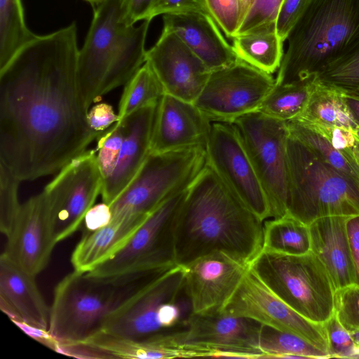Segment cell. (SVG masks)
<instances>
[{"label": "cell", "instance_id": "cell-27", "mask_svg": "<svg viewBox=\"0 0 359 359\" xmlns=\"http://www.w3.org/2000/svg\"><path fill=\"white\" fill-rule=\"evenodd\" d=\"M311 249L309 226L294 217L287 213L264 221L262 250L302 255L311 252Z\"/></svg>", "mask_w": 359, "mask_h": 359}, {"label": "cell", "instance_id": "cell-38", "mask_svg": "<svg viewBox=\"0 0 359 359\" xmlns=\"http://www.w3.org/2000/svg\"><path fill=\"white\" fill-rule=\"evenodd\" d=\"M123 137L124 125L118 121L96 138L97 162L103 180L110 175L117 163Z\"/></svg>", "mask_w": 359, "mask_h": 359}, {"label": "cell", "instance_id": "cell-39", "mask_svg": "<svg viewBox=\"0 0 359 359\" xmlns=\"http://www.w3.org/2000/svg\"><path fill=\"white\" fill-rule=\"evenodd\" d=\"M334 313L341 325L359 341V284L335 290Z\"/></svg>", "mask_w": 359, "mask_h": 359}, {"label": "cell", "instance_id": "cell-2", "mask_svg": "<svg viewBox=\"0 0 359 359\" xmlns=\"http://www.w3.org/2000/svg\"><path fill=\"white\" fill-rule=\"evenodd\" d=\"M262 220L208 163L186 191L173 233L177 265L215 252L250 265L262 250Z\"/></svg>", "mask_w": 359, "mask_h": 359}, {"label": "cell", "instance_id": "cell-19", "mask_svg": "<svg viewBox=\"0 0 359 359\" xmlns=\"http://www.w3.org/2000/svg\"><path fill=\"white\" fill-rule=\"evenodd\" d=\"M184 281L192 314L219 312L233 294L250 267L222 252L203 256L189 265Z\"/></svg>", "mask_w": 359, "mask_h": 359}, {"label": "cell", "instance_id": "cell-18", "mask_svg": "<svg viewBox=\"0 0 359 359\" xmlns=\"http://www.w3.org/2000/svg\"><path fill=\"white\" fill-rule=\"evenodd\" d=\"M146 62L165 93L194 102L211 71L172 31L163 27L156 43L146 53Z\"/></svg>", "mask_w": 359, "mask_h": 359}, {"label": "cell", "instance_id": "cell-43", "mask_svg": "<svg viewBox=\"0 0 359 359\" xmlns=\"http://www.w3.org/2000/svg\"><path fill=\"white\" fill-rule=\"evenodd\" d=\"M189 12H201L211 15L206 0H158L149 20L159 15Z\"/></svg>", "mask_w": 359, "mask_h": 359}, {"label": "cell", "instance_id": "cell-7", "mask_svg": "<svg viewBox=\"0 0 359 359\" xmlns=\"http://www.w3.org/2000/svg\"><path fill=\"white\" fill-rule=\"evenodd\" d=\"M186 271L175 264L153 276L106 319L100 332L143 338L183 327L192 314Z\"/></svg>", "mask_w": 359, "mask_h": 359}, {"label": "cell", "instance_id": "cell-25", "mask_svg": "<svg viewBox=\"0 0 359 359\" xmlns=\"http://www.w3.org/2000/svg\"><path fill=\"white\" fill-rule=\"evenodd\" d=\"M147 217L123 215L111 217L106 224L86 229L71 255L74 271L88 273L117 254Z\"/></svg>", "mask_w": 359, "mask_h": 359}, {"label": "cell", "instance_id": "cell-47", "mask_svg": "<svg viewBox=\"0 0 359 359\" xmlns=\"http://www.w3.org/2000/svg\"><path fill=\"white\" fill-rule=\"evenodd\" d=\"M346 229L356 271L357 283L359 284V215L351 216L348 218Z\"/></svg>", "mask_w": 359, "mask_h": 359}, {"label": "cell", "instance_id": "cell-34", "mask_svg": "<svg viewBox=\"0 0 359 359\" xmlns=\"http://www.w3.org/2000/svg\"><path fill=\"white\" fill-rule=\"evenodd\" d=\"M164 88L151 66L145 62L124 85L118 113L119 121L145 107L158 104Z\"/></svg>", "mask_w": 359, "mask_h": 359}, {"label": "cell", "instance_id": "cell-36", "mask_svg": "<svg viewBox=\"0 0 359 359\" xmlns=\"http://www.w3.org/2000/svg\"><path fill=\"white\" fill-rule=\"evenodd\" d=\"M20 182L0 162V231L6 236L11 231L21 208L18 199Z\"/></svg>", "mask_w": 359, "mask_h": 359}, {"label": "cell", "instance_id": "cell-22", "mask_svg": "<svg viewBox=\"0 0 359 359\" xmlns=\"http://www.w3.org/2000/svg\"><path fill=\"white\" fill-rule=\"evenodd\" d=\"M163 27L175 33L210 70L226 67L238 57L212 17L201 12L163 15Z\"/></svg>", "mask_w": 359, "mask_h": 359}, {"label": "cell", "instance_id": "cell-5", "mask_svg": "<svg viewBox=\"0 0 359 359\" xmlns=\"http://www.w3.org/2000/svg\"><path fill=\"white\" fill-rule=\"evenodd\" d=\"M156 273L126 282L93 277L76 271L55 286L48 331L59 343L84 342L102 330L106 319Z\"/></svg>", "mask_w": 359, "mask_h": 359}, {"label": "cell", "instance_id": "cell-45", "mask_svg": "<svg viewBox=\"0 0 359 359\" xmlns=\"http://www.w3.org/2000/svg\"><path fill=\"white\" fill-rule=\"evenodd\" d=\"M87 119L90 128L100 134L118 121L119 116L110 104L102 102L88 110Z\"/></svg>", "mask_w": 359, "mask_h": 359}, {"label": "cell", "instance_id": "cell-49", "mask_svg": "<svg viewBox=\"0 0 359 359\" xmlns=\"http://www.w3.org/2000/svg\"><path fill=\"white\" fill-rule=\"evenodd\" d=\"M28 336L55 351L57 341L51 336L48 330L32 326L22 321H13Z\"/></svg>", "mask_w": 359, "mask_h": 359}, {"label": "cell", "instance_id": "cell-8", "mask_svg": "<svg viewBox=\"0 0 359 359\" xmlns=\"http://www.w3.org/2000/svg\"><path fill=\"white\" fill-rule=\"evenodd\" d=\"M250 266L275 294L309 320L324 324L333 315L335 288L311 251L290 255L262 250Z\"/></svg>", "mask_w": 359, "mask_h": 359}, {"label": "cell", "instance_id": "cell-17", "mask_svg": "<svg viewBox=\"0 0 359 359\" xmlns=\"http://www.w3.org/2000/svg\"><path fill=\"white\" fill-rule=\"evenodd\" d=\"M6 238L2 253L15 265L34 276L46 269L57 241L43 191L21 205Z\"/></svg>", "mask_w": 359, "mask_h": 359}, {"label": "cell", "instance_id": "cell-33", "mask_svg": "<svg viewBox=\"0 0 359 359\" xmlns=\"http://www.w3.org/2000/svg\"><path fill=\"white\" fill-rule=\"evenodd\" d=\"M262 358H330L329 354L290 332L263 325L259 337Z\"/></svg>", "mask_w": 359, "mask_h": 359}, {"label": "cell", "instance_id": "cell-31", "mask_svg": "<svg viewBox=\"0 0 359 359\" xmlns=\"http://www.w3.org/2000/svg\"><path fill=\"white\" fill-rule=\"evenodd\" d=\"M37 36L26 25L21 0H0V70Z\"/></svg>", "mask_w": 359, "mask_h": 359}, {"label": "cell", "instance_id": "cell-6", "mask_svg": "<svg viewBox=\"0 0 359 359\" xmlns=\"http://www.w3.org/2000/svg\"><path fill=\"white\" fill-rule=\"evenodd\" d=\"M287 153V214L307 225L325 217L359 215L357 180L290 135Z\"/></svg>", "mask_w": 359, "mask_h": 359}, {"label": "cell", "instance_id": "cell-54", "mask_svg": "<svg viewBox=\"0 0 359 359\" xmlns=\"http://www.w3.org/2000/svg\"><path fill=\"white\" fill-rule=\"evenodd\" d=\"M353 133H354L355 137L358 139H359V128L356 130H355Z\"/></svg>", "mask_w": 359, "mask_h": 359}, {"label": "cell", "instance_id": "cell-1", "mask_svg": "<svg viewBox=\"0 0 359 359\" xmlns=\"http://www.w3.org/2000/svg\"><path fill=\"white\" fill-rule=\"evenodd\" d=\"M75 22L38 35L0 70V162L20 180L60 170L98 133L88 123Z\"/></svg>", "mask_w": 359, "mask_h": 359}, {"label": "cell", "instance_id": "cell-53", "mask_svg": "<svg viewBox=\"0 0 359 359\" xmlns=\"http://www.w3.org/2000/svg\"><path fill=\"white\" fill-rule=\"evenodd\" d=\"M88 3H90L93 7L102 4L106 0H84Z\"/></svg>", "mask_w": 359, "mask_h": 359}, {"label": "cell", "instance_id": "cell-46", "mask_svg": "<svg viewBox=\"0 0 359 359\" xmlns=\"http://www.w3.org/2000/svg\"><path fill=\"white\" fill-rule=\"evenodd\" d=\"M158 0H123V19L127 25L149 20V16Z\"/></svg>", "mask_w": 359, "mask_h": 359}, {"label": "cell", "instance_id": "cell-35", "mask_svg": "<svg viewBox=\"0 0 359 359\" xmlns=\"http://www.w3.org/2000/svg\"><path fill=\"white\" fill-rule=\"evenodd\" d=\"M316 80L339 90H359V36L316 75Z\"/></svg>", "mask_w": 359, "mask_h": 359}, {"label": "cell", "instance_id": "cell-50", "mask_svg": "<svg viewBox=\"0 0 359 359\" xmlns=\"http://www.w3.org/2000/svg\"><path fill=\"white\" fill-rule=\"evenodd\" d=\"M339 91L340 92L352 117L359 126V90Z\"/></svg>", "mask_w": 359, "mask_h": 359}, {"label": "cell", "instance_id": "cell-9", "mask_svg": "<svg viewBox=\"0 0 359 359\" xmlns=\"http://www.w3.org/2000/svg\"><path fill=\"white\" fill-rule=\"evenodd\" d=\"M187 189L163 201L117 254L86 273L130 282L175 266L174 225Z\"/></svg>", "mask_w": 359, "mask_h": 359}, {"label": "cell", "instance_id": "cell-21", "mask_svg": "<svg viewBox=\"0 0 359 359\" xmlns=\"http://www.w3.org/2000/svg\"><path fill=\"white\" fill-rule=\"evenodd\" d=\"M157 104L145 107L123 120L124 137L117 163L103 180L102 202L109 205L135 178L151 154Z\"/></svg>", "mask_w": 359, "mask_h": 359}, {"label": "cell", "instance_id": "cell-40", "mask_svg": "<svg viewBox=\"0 0 359 359\" xmlns=\"http://www.w3.org/2000/svg\"><path fill=\"white\" fill-rule=\"evenodd\" d=\"M323 325L330 358L359 359V341L341 325L334 313Z\"/></svg>", "mask_w": 359, "mask_h": 359}, {"label": "cell", "instance_id": "cell-26", "mask_svg": "<svg viewBox=\"0 0 359 359\" xmlns=\"http://www.w3.org/2000/svg\"><path fill=\"white\" fill-rule=\"evenodd\" d=\"M35 277L20 269L1 253L0 298L16 311L22 322L48 330L50 307L39 291Z\"/></svg>", "mask_w": 359, "mask_h": 359}, {"label": "cell", "instance_id": "cell-32", "mask_svg": "<svg viewBox=\"0 0 359 359\" xmlns=\"http://www.w3.org/2000/svg\"><path fill=\"white\" fill-rule=\"evenodd\" d=\"M286 122L290 136L305 144L324 161L359 182V165L353 148L337 149L323 135L304 123L295 119Z\"/></svg>", "mask_w": 359, "mask_h": 359}, {"label": "cell", "instance_id": "cell-15", "mask_svg": "<svg viewBox=\"0 0 359 359\" xmlns=\"http://www.w3.org/2000/svg\"><path fill=\"white\" fill-rule=\"evenodd\" d=\"M205 149L208 165L228 187L262 220L270 219L266 196L233 124L211 121Z\"/></svg>", "mask_w": 359, "mask_h": 359}, {"label": "cell", "instance_id": "cell-16", "mask_svg": "<svg viewBox=\"0 0 359 359\" xmlns=\"http://www.w3.org/2000/svg\"><path fill=\"white\" fill-rule=\"evenodd\" d=\"M262 325L222 311L191 314L180 330L184 342L208 357L262 358L259 337Z\"/></svg>", "mask_w": 359, "mask_h": 359}, {"label": "cell", "instance_id": "cell-30", "mask_svg": "<svg viewBox=\"0 0 359 359\" xmlns=\"http://www.w3.org/2000/svg\"><path fill=\"white\" fill-rule=\"evenodd\" d=\"M237 57L250 65L272 74L283 57V41L276 31L248 34L232 38Z\"/></svg>", "mask_w": 359, "mask_h": 359}, {"label": "cell", "instance_id": "cell-48", "mask_svg": "<svg viewBox=\"0 0 359 359\" xmlns=\"http://www.w3.org/2000/svg\"><path fill=\"white\" fill-rule=\"evenodd\" d=\"M111 219V212L109 205L102 202L93 205L86 215L87 229H94L100 227Z\"/></svg>", "mask_w": 359, "mask_h": 359}, {"label": "cell", "instance_id": "cell-29", "mask_svg": "<svg viewBox=\"0 0 359 359\" xmlns=\"http://www.w3.org/2000/svg\"><path fill=\"white\" fill-rule=\"evenodd\" d=\"M316 75L298 82L276 84L266 95L257 111L269 117L288 121L297 117L306 108L316 86Z\"/></svg>", "mask_w": 359, "mask_h": 359}, {"label": "cell", "instance_id": "cell-41", "mask_svg": "<svg viewBox=\"0 0 359 359\" xmlns=\"http://www.w3.org/2000/svg\"><path fill=\"white\" fill-rule=\"evenodd\" d=\"M208 9L225 35L232 39L242 20L241 0H206Z\"/></svg>", "mask_w": 359, "mask_h": 359}, {"label": "cell", "instance_id": "cell-3", "mask_svg": "<svg viewBox=\"0 0 359 359\" xmlns=\"http://www.w3.org/2000/svg\"><path fill=\"white\" fill-rule=\"evenodd\" d=\"M122 1L106 0L94 7L86 40L79 50L78 79L88 110L103 95L124 86L146 62L151 21L127 25Z\"/></svg>", "mask_w": 359, "mask_h": 359}, {"label": "cell", "instance_id": "cell-11", "mask_svg": "<svg viewBox=\"0 0 359 359\" xmlns=\"http://www.w3.org/2000/svg\"><path fill=\"white\" fill-rule=\"evenodd\" d=\"M232 123L236 128L266 196L270 218L287 212L288 168L287 122L258 111L243 115Z\"/></svg>", "mask_w": 359, "mask_h": 359}, {"label": "cell", "instance_id": "cell-20", "mask_svg": "<svg viewBox=\"0 0 359 359\" xmlns=\"http://www.w3.org/2000/svg\"><path fill=\"white\" fill-rule=\"evenodd\" d=\"M210 125L194 102L165 93L157 104L151 153L205 147Z\"/></svg>", "mask_w": 359, "mask_h": 359}, {"label": "cell", "instance_id": "cell-44", "mask_svg": "<svg viewBox=\"0 0 359 359\" xmlns=\"http://www.w3.org/2000/svg\"><path fill=\"white\" fill-rule=\"evenodd\" d=\"M303 123L323 135L337 149H352L355 144V135L353 131L349 129L337 126Z\"/></svg>", "mask_w": 359, "mask_h": 359}, {"label": "cell", "instance_id": "cell-4", "mask_svg": "<svg viewBox=\"0 0 359 359\" xmlns=\"http://www.w3.org/2000/svg\"><path fill=\"white\" fill-rule=\"evenodd\" d=\"M359 36V0H307L287 38L276 84L317 75Z\"/></svg>", "mask_w": 359, "mask_h": 359}, {"label": "cell", "instance_id": "cell-42", "mask_svg": "<svg viewBox=\"0 0 359 359\" xmlns=\"http://www.w3.org/2000/svg\"><path fill=\"white\" fill-rule=\"evenodd\" d=\"M307 0H283L276 20V31L285 41L302 12Z\"/></svg>", "mask_w": 359, "mask_h": 359}, {"label": "cell", "instance_id": "cell-28", "mask_svg": "<svg viewBox=\"0 0 359 359\" xmlns=\"http://www.w3.org/2000/svg\"><path fill=\"white\" fill-rule=\"evenodd\" d=\"M294 119L309 123L341 127L353 132L359 128L340 92L317 81L305 109Z\"/></svg>", "mask_w": 359, "mask_h": 359}, {"label": "cell", "instance_id": "cell-12", "mask_svg": "<svg viewBox=\"0 0 359 359\" xmlns=\"http://www.w3.org/2000/svg\"><path fill=\"white\" fill-rule=\"evenodd\" d=\"M103 178L95 149L70 161L44 187L57 243L74 234L101 194Z\"/></svg>", "mask_w": 359, "mask_h": 359}, {"label": "cell", "instance_id": "cell-52", "mask_svg": "<svg viewBox=\"0 0 359 359\" xmlns=\"http://www.w3.org/2000/svg\"><path fill=\"white\" fill-rule=\"evenodd\" d=\"M355 138H356V142H355L354 147H353V152L354 157L356 160V162L359 165V139H358L356 137H355Z\"/></svg>", "mask_w": 359, "mask_h": 359}, {"label": "cell", "instance_id": "cell-13", "mask_svg": "<svg viewBox=\"0 0 359 359\" xmlns=\"http://www.w3.org/2000/svg\"><path fill=\"white\" fill-rule=\"evenodd\" d=\"M276 83L271 74L239 58L211 71L194 104L211 121L232 123L257 111Z\"/></svg>", "mask_w": 359, "mask_h": 359}, {"label": "cell", "instance_id": "cell-37", "mask_svg": "<svg viewBox=\"0 0 359 359\" xmlns=\"http://www.w3.org/2000/svg\"><path fill=\"white\" fill-rule=\"evenodd\" d=\"M282 1L255 0L234 36L276 31V20Z\"/></svg>", "mask_w": 359, "mask_h": 359}, {"label": "cell", "instance_id": "cell-10", "mask_svg": "<svg viewBox=\"0 0 359 359\" xmlns=\"http://www.w3.org/2000/svg\"><path fill=\"white\" fill-rule=\"evenodd\" d=\"M207 163L204 147L151 153L135 178L109 205L111 217L148 216L165 199L187 189Z\"/></svg>", "mask_w": 359, "mask_h": 359}, {"label": "cell", "instance_id": "cell-14", "mask_svg": "<svg viewBox=\"0 0 359 359\" xmlns=\"http://www.w3.org/2000/svg\"><path fill=\"white\" fill-rule=\"evenodd\" d=\"M221 311L296 334L328 353L324 325L309 320L293 310L269 288L250 266Z\"/></svg>", "mask_w": 359, "mask_h": 359}, {"label": "cell", "instance_id": "cell-51", "mask_svg": "<svg viewBox=\"0 0 359 359\" xmlns=\"http://www.w3.org/2000/svg\"><path fill=\"white\" fill-rule=\"evenodd\" d=\"M254 1L255 0H241L242 7V20Z\"/></svg>", "mask_w": 359, "mask_h": 359}, {"label": "cell", "instance_id": "cell-24", "mask_svg": "<svg viewBox=\"0 0 359 359\" xmlns=\"http://www.w3.org/2000/svg\"><path fill=\"white\" fill-rule=\"evenodd\" d=\"M84 343L95 348L104 358L165 359L205 357L198 349L187 345L180 329L143 338H128L100 332Z\"/></svg>", "mask_w": 359, "mask_h": 359}, {"label": "cell", "instance_id": "cell-23", "mask_svg": "<svg viewBox=\"0 0 359 359\" xmlns=\"http://www.w3.org/2000/svg\"><path fill=\"white\" fill-rule=\"evenodd\" d=\"M348 216H330L309 224L311 249L326 269L335 288L357 283L346 229Z\"/></svg>", "mask_w": 359, "mask_h": 359}]
</instances>
